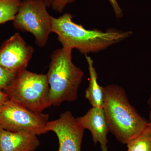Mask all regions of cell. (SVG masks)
<instances>
[{
	"label": "cell",
	"mask_w": 151,
	"mask_h": 151,
	"mask_svg": "<svg viewBox=\"0 0 151 151\" xmlns=\"http://www.w3.org/2000/svg\"><path fill=\"white\" fill-rule=\"evenodd\" d=\"M46 4L47 7L50 8L51 7L52 4L53 0H44Z\"/></svg>",
	"instance_id": "d6986e66"
},
{
	"label": "cell",
	"mask_w": 151,
	"mask_h": 151,
	"mask_svg": "<svg viewBox=\"0 0 151 151\" xmlns=\"http://www.w3.org/2000/svg\"><path fill=\"white\" fill-rule=\"evenodd\" d=\"M89 71V85L85 91V98L94 108H103V86H100L97 81L98 76L94 67V61L87 55H85Z\"/></svg>",
	"instance_id": "8fae6325"
},
{
	"label": "cell",
	"mask_w": 151,
	"mask_h": 151,
	"mask_svg": "<svg viewBox=\"0 0 151 151\" xmlns=\"http://www.w3.org/2000/svg\"><path fill=\"white\" fill-rule=\"evenodd\" d=\"M0 151H1V150H0Z\"/></svg>",
	"instance_id": "7402d4cb"
},
{
	"label": "cell",
	"mask_w": 151,
	"mask_h": 151,
	"mask_svg": "<svg viewBox=\"0 0 151 151\" xmlns=\"http://www.w3.org/2000/svg\"><path fill=\"white\" fill-rule=\"evenodd\" d=\"M77 0H53L51 7L58 12L62 13L66 6L75 2Z\"/></svg>",
	"instance_id": "9a60e30c"
},
{
	"label": "cell",
	"mask_w": 151,
	"mask_h": 151,
	"mask_svg": "<svg viewBox=\"0 0 151 151\" xmlns=\"http://www.w3.org/2000/svg\"><path fill=\"white\" fill-rule=\"evenodd\" d=\"M22 1L20 0H0V24L14 19Z\"/></svg>",
	"instance_id": "7c38bea8"
},
{
	"label": "cell",
	"mask_w": 151,
	"mask_h": 151,
	"mask_svg": "<svg viewBox=\"0 0 151 151\" xmlns=\"http://www.w3.org/2000/svg\"><path fill=\"white\" fill-rule=\"evenodd\" d=\"M4 91L9 99L36 113H42L52 106L46 74L22 70Z\"/></svg>",
	"instance_id": "277c9868"
},
{
	"label": "cell",
	"mask_w": 151,
	"mask_h": 151,
	"mask_svg": "<svg viewBox=\"0 0 151 151\" xmlns=\"http://www.w3.org/2000/svg\"><path fill=\"white\" fill-rule=\"evenodd\" d=\"M72 50L62 47L52 52L47 73L52 105L78 98V91L84 73L72 62Z\"/></svg>",
	"instance_id": "3957f363"
},
{
	"label": "cell",
	"mask_w": 151,
	"mask_h": 151,
	"mask_svg": "<svg viewBox=\"0 0 151 151\" xmlns=\"http://www.w3.org/2000/svg\"><path fill=\"white\" fill-rule=\"evenodd\" d=\"M9 100V98L7 94L3 90L0 89V110Z\"/></svg>",
	"instance_id": "e0dca14e"
},
{
	"label": "cell",
	"mask_w": 151,
	"mask_h": 151,
	"mask_svg": "<svg viewBox=\"0 0 151 151\" xmlns=\"http://www.w3.org/2000/svg\"><path fill=\"white\" fill-rule=\"evenodd\" d=\"M34 50L19 33H15L5 41L0 47V65L17 73L26 69Z\"/></svg>",
	"instance_id": "ba28073f"
},
{
	"label": "cell",
	"mask_w": 151,
	"mask_h": 151,
	"mask_svg": "<svg viewBox=\"0 0 151 151\" xmlns=\"http://www.w3.org/2000/svg\"><path fill=\"white\" fill-rule=\"evenodd\" d=\"M76 119L84 129L91 132L94 145L99 143L101 151H108L107 135L109 129L103 108L92 107L84 116Z\"/></svg>",
	"instance_id": "9c48e42d"
},
{
	"label": "cell",
	"mask_w": 151,
	"mask_h": 151,
	"mask_svg": "<svg viewBox=\"0 0 151 151\" xmlns=\"http://www.w3.org/2000/svg\"><path fill=\"white\" fill-rule=\"evenodd\" d=\"M48 119V114L36 113L10 99L0 110V128L10 132L44 134Z\"/></svg>",
	"instance_id": "8992f818"
},
{
	"label": "cell",
	"mask_w": 151,
	"mask_h": 151,
	"mask_svg": "<svg viewBox=\"0 0 151 151\" xmlns=\"http://www.w3.org/2000/svg\"><path fill=\"white\" fill-rule=\"evenodd\" d=\"M148 105H149V108H150V113H149V121H151V91L150 94V97L148 100Z\"/></svg>",
	"instance_id": "ac0fdd59"
},
{
	"label": "cell",
	"mask_w": 151,
	"mask_h": 151,
	"mask_svg": "<svg viewBox=\"0 0 151 151\" xmlns=\"http://www.w3.org/2000/svg\"><path fill=\"white\" fill-rule=\"evenodd\" d=\"M147 128L150 132H151V121H149L147 125Z\"/></svg>",
	"instance_id": "ffe728a7"
},
{
	"label": "cell",
	"mask_w": 151,
	"mask_h": 151,
	"mask_svg": "<svg viewBox=\"0 0 151 151\" xmlns=\"http://www.w3.org/2000/svg\"><path fill=\"white\" fill-rule=\"evenodd\" d=\"M103 108L109 132L123 144L140 134L148 122L130 104L125 89L116 84L103 87Z\"/></svg>",
	"instance_id": "7a4b0ae2"
},
{
	"label": "cell",
	"mask_w": 151,
	"mask_h": 151,
	"mask_svg": "<svg viewBox=\"0 0 151 151\" xmlns=\"http://www.w3.org/2000/svg\"><path fill=\"white\" fill-rule=\"evenodd\" d=\"M40 144L37 135L32 133L10 132L0 128L1 151H35Z\"/></svg>",
	"instance_id": "30bf717a"
},
{
	"label": "cell",
	"mask_w": 151,
	"mask_h": 151,
	"mask_svg": "<svg viewBox=\"0 0 151 151\" xmlns=\"http://www.w3.org/2000/svg\"><path fill=\"white\" fill-rule=\"evenodd\" d=\"M46 130L54 132L57 136L58 151H81L84 129L70 111H65L58 119L48 122Z\"/></svg>",
	"instance_id": "52a82bcc"
},
{
	"label": "cell",
	"mask_w": 151,
	"mask_h": 151,
	"mask_svg": "<svg viewBox=\"0 0 151 151\" xmlns=\"http://www.w3.org/2000/svg\"><path fill=\"white\" fill-rule=\"evenodd\" d=\"M17 74L0 65V89L5 90L13 81Z\"/></svg>",
	"instance_id": "5bb4252c"
},
{
	"label": "cell",
	"mask_w": 151,
	"mask_h": 151,
	"mask_svg": "<svg viewBox=\"0 0 151 151\" xmlns=\"http://www.w3.org/2000/svg\"><path fill=\"white\" fill-rule=\"evenodd\" d=\"M20 1H23V0H20Z\"/></svg>",
	"instance_id": "44dd1931"
},
{
	"label": "cell",
	"mask_w": 151,
	"mask_h": 151,
	"mask_svg": "<svg viewBox=\"0 0 151 151\" xmlns=\"http://www.w3.org/2000/svg\"><path fill=\"white\" fill-rule=\"evenodd\" d=\"M127 145V151H151V132L147 127L142 133Z\"/></svg>",
	"instance_id": "4fadbf2b"
},
{
	"label": "cell",
	"mask_w": 151,
	"mask_h": 151,
	"mask_svg": "<svg viewBox=\"0 0 151 151\" xmlns=\"http://www.w3.org/2000/svg\"><path fill=\"white\" fill-rule=\"evenodd\" d=\"M113 8V12L117 19H120L123 17V12L119 3L116 0H108Z\"/></svg>",
	"instance_id": "2e32d148"
},
{
	"label": "cell",
	"mask_w": 151,
	"mask_h": 151,
	"mask_svg": "<svg viewBox=\"0 0 151 151\" xmlns=\"http://www.w3.org/2000/svg\"><path fill=\"white\" fill-rule=\"evenodd\" d=\"M73 18L68 13L58 18L51 17L52 32L57 35L62 47L76 49L85 55L105 50L133 34L132 31H123L114 28H109L105 32L86 29L73 22Z\"/></svg>",
	"instance_id": "6da1fadb"
},
{
	"label": "cell",
	"mask_w": 151,
	"mask_h": 151,
	"mask_svg": "<svg viewBox=\"0 0 151 151\" xmlns=\"http://www.w3.org/2000/svg\"><path fill=\"white\" fill-rule=\"evenodd\" d=\"M44 0H23L14 19V27L30 33L35 38L38 46L43 47L52 32L51 16Z\"/></svg>",
	"instance_id": "5b68a950"
}]
</instances>
